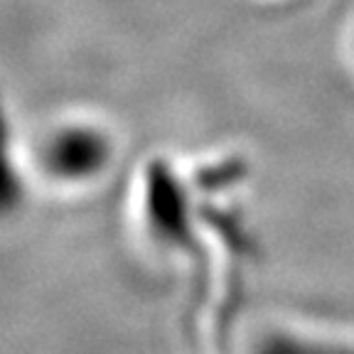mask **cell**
<instances>
[{
	"label": "cell",
	"instance_id": "cell-1",
	"mask_svg": "<svg viewBox=\"0 0 354 354\" xmlns=\"http://www.w3.org/2000/svg\"><path fill=\"white\" fill-rule=\"evenodd\" d=\"M113 145L91 123H66L50 133L42 145V167L57 183H91L109 167Z\"/></svg>",
	"mask_w": 354,
	"mask_h": 354
},
{
	"label": "cell",
	"instance_id": "cell-2",
	"mask_svg": "<svg viewBox=\"0 0 354 354\" xmlns=\"http://www.w3.org/2000/svg\"><path fill=\"white\" fill-rule=\"evenodd\" d=\"M145 194H148V221L158 239L172 243V246H183L189 239V212H187V199L175 183V177L170 175L162 162H153L148 170V185H145Z\"/></svg>",
	"mask_w": 354,
	"mask_h": 354
},
{
	"label": "cell",
	"instance_id": "cell-3",
	"mask_svg": "<svg viewBox=\"0 0 354 354\" xmlns=\"http://www.w3.org/2000/svg\"><path fill=\"white\" fill-rule=\"evenodd\" d=\"M25 199V183H22L20 170L12 160L10 148V123H8L6 104L0 96V219L12 216L20 209Z\"/></svg>",
	"mask_w": 354,
	"mask_h": 354
}]
</instances>
